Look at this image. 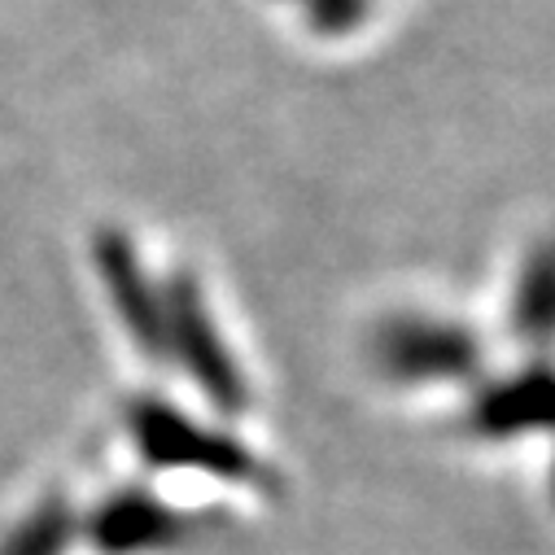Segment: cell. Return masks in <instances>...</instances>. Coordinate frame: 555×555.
Returning <instances> with one entry per match:
<instances>
[{"label": "cell", "mask_w": 555, "mask_h": 555, "mask_svg": "<svg viewBox=\"0 0 555 555\" xmlns=\"http://www.w3.org/2000/svg\"><path fill=\"white\" fill-rule=\"evenodd\" d=\"M79 529H83V520H79L70 494L53 490L0 538V555H66L75 546Z\"/></svg>", "instance_id": "cell-8"}, {"label": "cell", "mask_w": 555, "mask_h": 555, "mask_svg": "<svg viewBox=\"0 0 555 555\" xmlns=\"http://www.w3.org/2000/svg\"><path fill=\"white\" fill-rule=\"evenodd\" d=\"M551 486H555V473H551Z\"/></svg>", "instance_id": "cell-10"}, {"label": "cell", "mask_w": 555, "mask_h": 555, "mask_svg": "<svg viewBox=\"0 0 555 555\" xmlns=\"http://www.w3.org/2000/svg\"><path fill=\"white\" fill-rule=\"evenodd\" d=\"M468 429L486 442H507L525 434H555V363L529 359L525 367L486 380L468 398Z\"/></svg>", "instance_id": "cell-5"}, {"label": "cell", "mask_w": 555, "mask_h": 555, "mask_svg": "<svg viewBox=\"0 0 555 555\" xmlns=\"http://www.w3.org/2000/svg\"><path fill=\"white\" fill-rule=\"evenodd\" d=\"M163 302H167V350L171 359L184 363V372L193 376V385L223 411V415H241L249 406V380L241 372V363L232 359L219 320L197 285V275L180 271L163 285Z\"/></svg>", "instance_id": "cell-3"}, {"label": "cell", "mask_w": 555, "mask_h": 555, "mask_svg": "<svg viewBox=\"0 0 555 555\" xmlns=\"http://www.w3.org/2000/svg\"><path fill=\"white\" fill-rule=\"evenodd\" d=\"M83 538L101 555H154L180 546L189 538V520L145 486H122L83 516Z\"/></svg>", "instance_id": "cell-6"}, {"label": "cell", "mask_w": 555, "mask_h": 555, "mask_svg": "<svg viewBox=\"0 0 555 555\" xmlns=\"http://www.w3.org/2000/svg\"><path fill=\"white\" fill-rule=\"evenodd\" d=\"M122 425H127L131 447L154 468L202 473V477L236 481V486H262L267 481V464L245 442L193 421L189 411H180L154 393L131 398L122 406Z\"/></svg>", "instance_id": "cell-1"}, {"label": "cell", "mask_w": 555, "mask_h": 555, "mask_svg": "<svg viewBox=\"0 0 555 555\" xmlns=\"http://www.w3.org/2000/svg\"><path fill=\"white\" fill-rule=\"evenodd\" d=\"M92 262H96L105 298H109L118 324L127 328V337L154 363H167L171 359V350H167V302H163V289L154 285V275L145 271L135 241L118 228H101L96 241H92Z\"/></svg>", "instance_id": "cell-4"}, {"label": "cell", "mask_w": 555, "mask_h": 555, "mask_svg": "<svg viewBox=\"0 0 555 555\" xmlns=\"http://www.w3.org/2000/svg\"><path fill=\"white\" fill-rule=\"evenodd\" d=\"M512 333L529 350L555 346V236L538 241L516 275V294H512Z\"/></svg>", "instance_id": "cell-7"}, {"label": "cell", "mask_w": 555, "mask_h": 555, "mask_svg": "<svg viewBox=\"0 0 555 555\" xmlns=\"http://www.w3.org/2000/svg\"><path fill=\"white\" fill-rule=\"evenodd\" d=\"M372 363L393 385H455L477 376L481 341L460 320L406 311L372 333Z\"/></svg>", "instance_id": "cell-2"}, {"label": "cell", "mask_w": 555, "mask_h": 555, "mask_svg": "<svg viewBox=\"0 0 555 555\" xmlns=\"http://www.w3.org/2000/svg\"><path fill=\"white\" fill-rule=\"evenodd\" d=\"M285 5H298L320 36H346L372 14V0H285Z\"/></svg>", "instance_id": "cell-9"}]
</instances>
